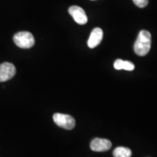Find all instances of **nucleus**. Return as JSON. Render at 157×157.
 <instances>
[{
    "mask_svg": "<svg viewBox=\"0 0 157 157\" xmlns=\"http://www.w3.org/2000/svg\"><path fill=\"white\" fill-rule=\"evenodd\" d=\"M68 13L78 24L84 25L87 23V16L85 11L82 7L76 5L71 6L68 9Z\"/></svg>",
    "mask_w": 157,
    "mask_h": 157,
    "instance_id": "nucleus-5",
    "label": "nucleus"
},
{
    "mask_svg": "<svg viewBox=\"0 0 157 157\" xmlns=\"http://www.w3.org/2000/svg\"><path fill=\"white\" fill-rule=\"evenodd\" d=\"M135 5L140 8L146 7L148 4V0H133Z\"/></svg>",
    "mask_w": 157,
    "mask_h": 157,
    "instance_id": "nucleus-10",
    "label": "nucleus"
},
{
    "mask_svg": "<svg viewBox=\"0 0 157 157\" xmlns=\"http://www.w3.org/2000/svg\"><path fill=\"white\" fill-rule=\"evenodd\" d=\"M15 44L20 48L29 49L35 44V39L33 34L29 31H20L13 36Z\"/></svg>",
    "mask_w": 157,
    "mask_h": 157,
    "instance_id": "nucleus-2",
    "label": "nucleus"
},
{
    "mask_svg": "<svg viewBox=\"0 0 157 157\" xmlns=\"http://www.w3.org/2000/svg\"><path fill=\"white\" fill-rule=\"evenodd\" d=\"M114 68L117 70H126V71H133L135 69V65L132 62L127 61V60H123L121 59L116 60L113 64Z\"/></svg>",
    "mask_w": 157,
    "mask_h": 157,
    "instance_id": "nucleus-8",
    "label": "nucleus"
},
{
    "mask_svg": "<svg viewBox=\"0 0 157 157\" xmlns=\"http://www.w3.org/2000/svg\"><path fill=\"white\" fill-rule=\"evenodd\" d=\"M53 120L58 127L68 130L74 129L76 125V121L74 117L64 113H55L53 115Z\"/></svg>",
    "mask_w": 157,
    "mask_h": 157,
    "instance_id": "nucleus-3",
    "label": "nucleus"
},
{
    "mask_svg": "<svg viewBox=\"0 0 157 157\" xmlns=\"http://www.w3.org/2000/svg\"><path fill=\"white\" fill-rule=\"evenodd\" d=\"M112 143L109 140L103 138H95L90 143V148L95 152H103L109 150Z\"/></svg>",
    "mask_w": 157,
    "mask_h": 157,
    "instance_id": "nucleus-6",
    "label": "nucleus"
},
{
    "mask_svg": "<svg viewBox=\"0 0 157 157\" xmlns=\"http://www.w3.org/2000/svg\"><path fill=\"white\" fill-rule=\"evenodd\" d=\"M114 157H131L132 151L126 147H117L113 152Z\"/></svg>",
    "mask_w": 157,
    "mask_h": 157,
    "instance_id": "nucleus-9",
    "label": "nucleus"
},
{
    "mask_svg": "<svg viewBox=\"0 0 157 157\" xmlns=\"http://www.w3.org/2000/svg\"><path fill=\"white\" fill-rule=\"evenodd\" d=\"M103 36V30L100 28H95L92 31L90 38L87 41V45L90 48H95L101 42Z\"/></svg>",
    "mask_w": 157,
    "mask_h": 157,
    "instance_id": "nucleus-7",
    "label": "nucleus"
},
{
    "mask_svg": "<svg viewBox=\"0 0 157 157\" xmlns=\"http://www.w3.org/2000/svg\"><path fill=\"white\" fill-rule=\"evenodd\" d=\"M16 68L10 63H4L0 65V82L11 79L15 75Z\"/></svg>",
    "mask_w": 157,
    "mask_h": 157,
    "instance_id": "nucleus-4",
    "label": "nucleus"
},
{
    "mask_svg": "<svg viewBox=\"0 0 157 157\" xmlns=\"http://www.w3.org/2000/svg\"><path fill=\"white\" fill-rule=\"evenodd\" d=\"M151 46V35L146 30L140 31L134 44V51L137 56H145L148 53Z\"/></svg>",
    "mask_w": 157,
    "mask_h": 157,
    "instance_id": "nucleus-1",
    "label": "nucleus"
}]
</instances>
